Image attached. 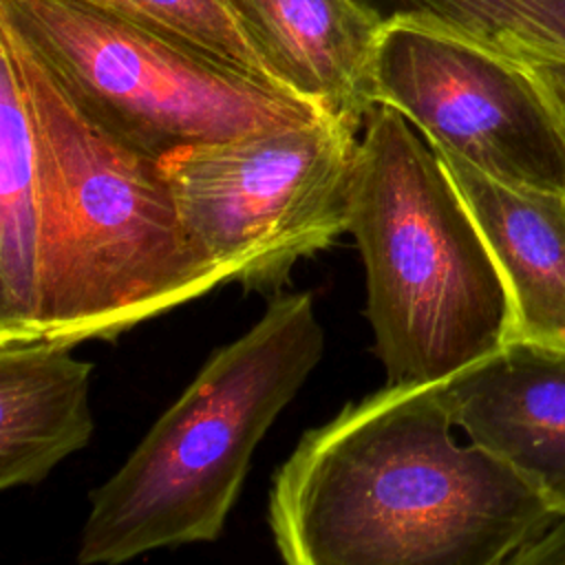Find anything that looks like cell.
Returning a JSON list of instances; mask_svg holds the SVG:
<instances>
[{
  "label": "cell",
  "instance_id": "1",
  "mask_svg": "<svg viewBox=\"0 0 565 565\" xmlns=\"http://www.w3.org/2000/svg\"><path fill=\"white\" fill-rule=\"evenodd\" d=\"M455 430L439 384H386L307 430L269 490L282 565H503L561 516Z\"/></svg>",
  "mask_w": 565,
  "mask_h": 565
},
{
  "label": "cell",
  "instance_id": "2",
  "mask_svg": "<svg viewBox=\"0 0 565 565\" xmlns=\"http://www.w3.org/2000/svg\"><path fill=\"white\" fill-rule=\"evenodd\" d=\"M22 84L38 163V294L29 340H115L225 282L190 238L163 159L88 117L0 24Z\"/></svg>",
  "mask_w": 565,
  "mask_h": 565
},
{
  "label": "cell",
  "instance_id": "3",
  "mask_svg": "<svg viewBox=\"0 0 565 565\" xmlns=\"http://www.w3.org/2000/svg\"><path fill=\"white\" fill-rule=\"evenodd\" d=\"M349 232L388 384H444L512 340L499 265L437 150L377 104L358 143Z\"/></svg>",
  "mask_w": 565,
  "mask_h": 565
},
{
  "label": "cell",
  "instance_id": "4",
  "mask_svg": "<svg viewBox=\"0 0 565 565\" xmlns=\"http://www.w3.org/2000/svg\"><path fill=\"white\" fill-rule=\"evenodd\" d=\"M322 351L311 294L274 296L254 327L207 358L93 494L79 565H119L159 547L218 539L256 446Z\"/></svg>",
  "mask_w": 565,
  "mask_h": 565
},
{
  "label": "cell",
  "instance_id": "5",
  "mask_svg": "<svg viewBox=\"0 0 565 565\" xmlns=\"http://www.w3.org/2000/svg\"><path fill=\"white\" fill-rule=\"evenodd\" d=\"M0 24L88 117L163 161L327 115L271 79L79 0H0Z\"/></svg>",
  "mask_w": 565,
  "mask_h": 565
},
{
  "label": "cell",
  "instance_id": "6",
  "mask_svg": "<svg viewBox=\"0 0 565 565\" xmlns=\"http://www.w3.org/2000/svg\"><path fill=\"white\" fill-rule=\"evenodd\" d=\"M358 128L322 115L183 150L166 161L201 254L249 291L282 294L300 258L349 232Z\"/></svg>",
  "mask_w": 565,
  "mask_h": 565
},
{
  "label": "cell",
  "instance_id": "7",
  "mask_svg": "<svg viewBox=\"0 0 565 565\" xmlns=\"http://www.w3.org/2000/svg\"><path fill=\"white\" fill-rule=\"evenodd\" d=\"M373 93L433 148L501 183L565 194V121L523 64L444 29L391 20Z\"/></svg>",
  "mask_w": 565,
  "mask_h": 565
},
{
  "label": "cell",
  "instance_id": "8",
  "mask_svg": "<svg viewBox=\"0 0 565 565\" xmlns=\"http://www.w3.org/2000/svg\"><path fill=\"white\" fill-rule=\"evenodd\" d=\"M439 386L457 430L565 514V349L512 340Z\"/></svg>",
  "mask_w": 565,
  "mask_h": 565
},
{
  "label": "cell",
  "instance_id": "9",
  "mask_svg": "<svg viewBox=\"0 0 565 565\" xmlns=\"http://www.w3.org/2000/svg\"><path fill=\"white\" fill-rule=\"evenodd\" d=\"M271 79L322 113L364 124L375 108L382 22L358 0H225Z\"/></svg>",
  "mask_w": 565,
  "mask_h": 565
},
{
  "label": "cell",
  "instance_id": "10",
  "mask_svg": "<svg viewBox=\"0 0 565 565\" xmlns=\"http://www.w3.org/2000/svg\"><path fill=\"white\" fill-rule=\"evenodd\" d=\"M437 154L505 280L512 340L565 349V194L514 188L450 152Z\"/></svg>",
  "mask_w": 565,
  "mask_h": 565
},
{
  "label": "cell",
  "instance_id": "11",
  "mask_svg": "<svg viewBox=\"0 0 565 565\" xmlns=\"http://www.w3.org/2000/svg\"><path fill=\"white\" fill-rule=\"evenodd\" d=\"M90 362L49 340L0 342V488L35 486L93 435Z\"/></svg>",
  "mask_w": 565,
  "mask_h": 565
},
{
  "label": "cell",
  "instance_id": "12",
  "mask_svg": "<svg viewBox=\"0 0 565 565\" xmlns=\"http://www.w3.org/2000/svg\"><path fill=\"white\" fill-rule=\"evenodd\" d=\"M40 190L18 73L0 53V342L29 340L38 294Z\"/></svg>",
  "mask_w": 565,
  "mask_h": 565
},
{
  "label": "cell",
  "instance_id": "13",
  "mask_svg": "<svg viewBox=\"0 0 565 565\" xmlns=\"http://www.w3.org/2000/svg\"><path fill=\"white\" fill-rule=\"evenodd\" d=\"M382 24L424 22L510 60L565 62V0H358Z\"/></svg>",
  "mask_w": 565,
  "mask_h": 565
},
{
  "label": "cell",
  "instance_id": "14",
  "mask_svg": "<svg viewBox=\"0 0 565 565\" xmlns=\"http://www.w3.org/2000/svg\"><path fill=\"white\" fill-rule=\"evenodd\" d=\"M150 31L183 40L236 68L271 79L225 0H79ZM274 82V79H271Z\"/></svg>",
  "mask_w": 565,
  "mask_h": 565
},
{
  "label": "cell",
  "instance_id": "15",
  "mask_svg": "<svg viewBox=\"0 0 565 565\" xmlns=\"http://www.w3.org/2000/svg\"><path fill=\"white\" fill-rule=\"evenodd\" d=\"M503 565H565V514L556 516Z\"/></svg>",
  "mask_w": 565,
  "mask_h": 565
},
{
  "label": "cell",
  "instance_id": "16",
  "mask_svg": "<svg viewBox=\"0 0 565 565\" xmlns=\"http://www.w3.org/2000/svg\"><path fill=\"white\" fill-rule=\"evenodd\" d=\"M514 62L523 64L534 75L565 121V62L547 57H519Z\"/></svg>",
  "mask_w": 565,
  "mask_h": 565
}]
</instances>
